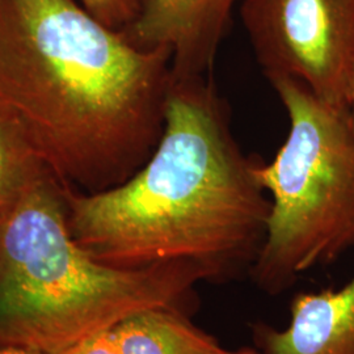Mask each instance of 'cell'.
<instances>
[{
    "label": "cell",
    "instance_id": "obj_1",
    "mask_svg": "<svg viewBox=\"0 0 354 354\" xmlns=\"http://www.w3.org/2000/svg\"><path fill=\"white\" fill-rule=\"evenodd\" d=\"M172 57L143 49L71 0H0V115L41 165L91 193L156 149Z\"/></svg>",
    "mask_w": 354,
    "mask_h": 354
},
{
    "label": "cell",
    "instance_id": "obj_2",
    "mask_svg": "<svg viewBox=\"0 0 354 354\" xmlns=\"http://www.w3.org/2000/svg\"><path fill=\"white\" fill-rule=\"evenodd\" d=\"M241 151L212 75L174 76L165 127L147 162L111 189L64 193L74 241L106 266L181 263L206 282L251 272L270 200Z\"/></svg>",
    "mask_w": 354,
    "mask_h": 354
},
{
    "label": "cell",
    "instance_id": "obj_3",
    "mask_svg": "<svg viewBox=\"0 0 354 354\" xmlns=\"http://www.w3.org/2000/svg\"><path fill=\"white\" fill-rule=\"evenodd\" d=\"M206 281L181 263L106 266L73 238L62 192L39 176L0 222V346L57 354L137 313H190Z\"/></svg>",
    "mask_w": 354,
    "mask_h": 354
},
{
    "label": "cell",
    "instance_id": "obj_4",
    "mask_svg": "<svg viewBox=\"0 0 354 354\" xmlns=\"http://www.w3.org/2000/svg\"><path fill=\"white\" fill-rule=\"evenodd\" d=\"M289 117V134L256 175L270 200L264 245L250 276L277 295L299 276L354 247V130L291 77L269 80Z\"/></svg>",
    "mask_w": 354,
    "mask_h": 354
},
{
    "label": "cell",
    "instance_id": "obj_5",
    "mask_svg": "<svg viewBox=\"0 0 354 354\" xmlns=\"http://www.w3.org/2000/svg\"><path fill=\"white\" fill-rule=\"evenodd\" d=\"M241 23L268 80L291 77L348 112L354 77V0H241Z\"/></svg>",
    "mask_w": 354,
    "mask_h": 354
},
{
    "label": "cell",
    "instance_id": "obj_6",
    "mask_svg": "<svg viewBox=\"0 0 354 354\" xmlns=\"http://www.w3.org/2000/svg\"><path fill=\"white\" fill-rule=\"evenodd\" d=\"M138 16L122 33L143 49H165L174 76L212 75L241 0H137Z\"/></svg>",
    "mask_w": 354,
    "mask_h": 354
},
{
    "label": "cell",
    "instance_id": "obj_7",
    "mask_svg": "<svg viewBox=\"0 0 354 354\" xmlns=\"http://www.w3.org/2000/svg\"><path fill=\"white\" fill-rule=\"evenodd\" d=\"M252 337L259 354H354V276L339 289L297 294L285 328L257 323Z\"/></svg>",
    "mask_w": 354,
    "mask_h": 354
},
{
    "label": "cell",
    "instance_id": "obj_8",
    "mask_svg": "<svg viewBox=\"0 0 354 354\" xmlns=\"http://www.w3.org/2000/svg\"><path fill=\"white\" fill-rule=\"evenodd\" d=\"M112 333L124 354H213L223 349L213 335L193 324L189 313L168 307L127 317Z\"/></svg>",
    "mask_w": 354,
    "mask_h": 354
},
{
    "label": "cell",
    "instance_id": "obj_9",
    "mask_svg": "<svg viewBox=\"0 0 354 354\" xmlns=\"http://www.w3.org/2000/svg\"><path fill=\"white\" fill-rule=\"evenodd\" d=\"M38 165L17 130L0 115V221L41 176Z\"/></svg>",
    "mask_w": 354,
    "mask_h": 354
},
{
    "label": "cell",
    "instance_id": "obj_10",
    "mask_svg": "<svg viewBox=\"0 0 354 354\" xmlns=\"http://www.w3.org/2000/svg\"><path fill=\"white\" fill-rule=\"evenodd\" d=\"M87 12L108 28L124 32L138 16L137 0H82Z\"/></svg>",
    "mask_w": 354,
    "mask_h": 354
},
{
    "label": "cell",
    "instance_id": "obj_11",
    "mask_svg": "<svg viewBox=\"0 0 354 354\" xmlns=\"http://www.w3.org/2000/svg\"><path fill=\"white\" fill-rule=\"evenodd\" d=\"M57 354H124L114 339L112 329L89 336Z\"/></svg>",
    "mask_w": 354,
    "mask_h": 354
},
{
    "label": "cell",
    "instance_id": "obj_12",
    "mask_svg": "<svg viewBox=\"0 0 354 354\" xmlns=\"http://www.w3.org/2000/svg\"><path fill=\"white\" fill-rule=\"evenodd\" d=\"M0 354H46L32 349V348H26V346H15V345H6L0 346Z\"/></svg>",
    "mask_w": 354,
    "mask_h": 354
},
{
    "label": "cell",
    "instance_id": "obj_13",
    "mask_svg": "<svg viewBox=\"0 0 354 354\" xmlns=\"http://www.w3.org/2000/svg\"><path fill=\"white\" fill-rule=\"evenodd\" d=\"M213 354H259V352L254 346H243V348H239L236 351H227V349L223 348L219 352Z\"/></svg>",
    "mask_w": 354,
    "mask_h": 354
},
{
    "label": "cell",
    "instance_id": "obj_14",
    "mask_svg": "<svg viewBox=\"0 0 354 354\" xmlns=\"http://www.w3.org/2000/svg\"><path fill=\"white\" fill-rule=\"evenodd\" d=\"M348 113H349V120L354 130V77L353 84H352V92H351V100H349V108H348Z\"/></svg>",
    "mask_w": 354,
    "mask_h": 354
},
{
    "label": "cell",
    "instance_id": "obj_15",
    "mask_svg": "<svg viewBox=\"0 0 354 354\" xmlns=\"http://www.w3.org/2000/svg\"><path fill=\"white\" fill-rule=\"evenodd\" d=\"M0 222H1V221H0Z\"/></svg>",
    "mask_w": 354,
    "mask_h": 354
}]
</instances>
